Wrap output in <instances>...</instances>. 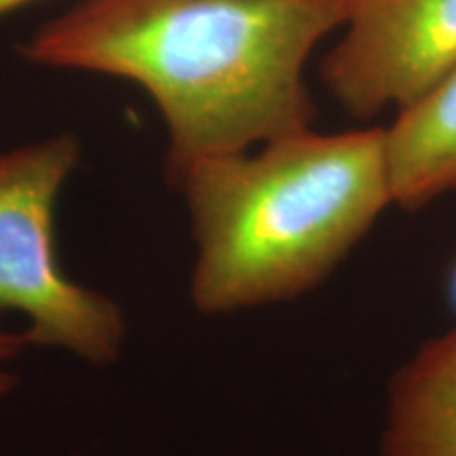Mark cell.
<instances>
[{
    "label": "cell",
    "instance_id": "1",
    "mask_svg": "<svg viewBox=\"0 0 456 456\" xmlns=\"http://www.w3.org/2000/svg\"><path fill=\"white\" fill-rule=\"evenodd\" d=\"M346 0H83L21 45L32 64L106 74L151 95L167 175L311 129L305 72Z\"/></svg>",
    "mask_w": 456,
    "mask_h": 456
},
{
    "label": "cell",
    "instance_id": "2",
    "mask_svg": "<svg viewBox=\"0 0 456 456\" xmlns=\"http://www.w3.org/2000/svg\"><path fill=\"white\" fill-rule=\"evenodd\" d=\"M197 243L191 294L231 313L311 292L393 201L387 129L283 135L175 180Z\"/></svg>",
    "mask_w": 456,
    "mask_h": 456
},
{
    "label": "cell",
    "instance_id": "3",
    "mask_svg": "<svg viewBox=\"0 0 456 456\" xmlns=\"http://www.w3.org/2000/svg\"><path fill=\"white\" fill-rule=\"evenodd\" d=\"M74 135L0 152V313H24L32 345L61 346L94 363L118 357L125 322L106 296L57 265L55 203L78 163Z\"/></svg>",
    "mask_w": 456,
    "mask_h": 456
},
{
    "label": "cell",
    "instance_id": "4",
    "mask_svg": "<svg viewBox=\"0 0 456 456\" xmlns=\"http://www.w3.org/2000/svg\"><path fill=\"white\" fill-rule=\"evenodd\" d=\"M456 70V0H346L319 78L355 118L399 112Z\"/></svg>",
    "mask_w": 456,
    "mask_h": 456
},
{
    "label": "cell",
    "instance_id": "5",
    "mask_svg": "<svg viewBox=\"0 0 456 456\" xmlns=\"http://www.w3.org/2000/svg\"><path fill=\"white\" fill-rule=\"evenodd\" d=\"M385 456H456V328L419 349L393 379Z\"/></svg>",
    "mask_w": 456,
    "mask_h": 456
},
{
    "label": "cell",
    "instance_id": "6",
    "mask_svg": "<svg viewBox=\"0 0 456 456\" xmlns=\"http://www.w3.org/2000/svg\"><path fill=\"white\" fill-rule=\"evenodd\" d=\"M385 129L399 208L420 209L456 191V70Z\"/></svg>",
    "mask_w": 456,
    "mask_h": 456
},
{
    "label": "cell",
    "instance_id": "7",
    "mask_svg": "<svg viewBox=\"0 0 456 456\" xmlns=\"http://www.w3.org/2000/svg\"><path fill=\"white\" fill-rule=\"evenodd\" d=\"M26 345H30L26 334H13V332H3L0 330V362L3 359H9L24 349ZM15 379L7 372H0V397L7 395V393L13 389Z\"/></svg>",
    "mask_w": 456,
    "mask_h": 456
},
{
    "label": "cell",
    "instance_id": "8",
    "mask_svg": "<svg viewBox=\"0 0 456 456\" xmlns=\"http://www.w3.org/2000/svg\"><path fill=\"white\" fill-rule=\"evenodd\" d=\"M34 3H38V0H0V20L7 17L9 13H13V11H20Z\"/></svg>",
    "mask_w": 456,
    "mask_h": 456
},
{
    "label": "cell",
    "instance_id": "9",
    "mask_svg": "<svg viewBox=\"0 0 456 456\" xmlns=\"http://www.w3.org/2000/svg\"><path fill=\"white\" fill-rule=\"evenodd\" d=\"M448 298L450 305H452V311L456 313V260L450 269V277H448Z\"/></svg>",
    "mask_w": 456,
    "mask_h": 456
}]
</instances>
